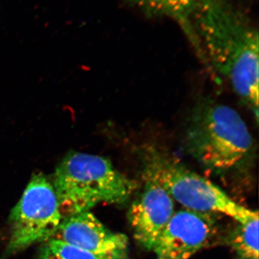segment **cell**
<instances>
[{
    "instance_id": "1",
    "label": "cell",
    "mask_w": 259,
    "mask_h": 259,
    "mask_svg": "<svg viewBox=\"0 0 259 259\" xmlns=\"http://www.w3.org/2000/svg\"><path fill=\"white\" fill-rule=\"evenodd\" d=\"M194 28L207 68L226 80L258 123V29L231 0H199Z\"/></svg>"
},
{
    "instance_id": "2",
    "label": "cell",
    "mask_w": 259,
    "mask_h": 259,
    "mask_svg": "<svg viewBox=\"0 0 259 259\" xmlns=\"http://www.w3.org/2000/svg\"><path fill=\"white\" fill-rule=\"evenodd\" d=\"M182 146L205 171L221 177L248 175L256 158V144L239 114L207 97L187 115Z\"/></svg>"
},
{
    "instance_id": "3",
    "label": "cell",
    "mask_w": 259,
    "mask_h": 259,
    "mask_svg": "<svg viewBox=\"0 0 259 259\" xmlns=\"http://www.w3.org/2000/svg\"><path fill=\"white\" fill-rule=\"evenodd\" d=\"M53 186L63 219L100 203H125L136 189L134 181L117 171L108 158L79 152L63 158Z\"/></svg>"
},
{
    "instance_id": "4",
    "label": "cell",
    "mask_w": 259,
    "mask_h": 259,
    "mask_svg": "<svg viewBox=\"0 0 259 259\" xmlns=\"http://www.w3.org/2000/svg\"><path fill=\"white\" fill-rule=\"evenodd\" d=\"M136 151L142 167L143 179L157 182L185 209L221 213L238 223L258 215L257 211L237 203L218 186L186 167L157 145L142 144Z\"/></svg>"
},
{
    "instance_id": "5",
    "label": "cell",
    "mask_w": 259,
    "mask_h": 259,
    "mask_svg": "<svg viewBox=\"0 0 259 259\" xmlns=\"http://www.w3.org/2000/svg\"><path fill=\"white\" fill-rule=\"evenodd\" d=\"M62 220L53 184L42 174L34 175L10 213V237L5 255L51 239Z\"/></svg>"
},
{
    "instance_id": "6",
    "label": "cell",
    "mask_w": 259,
    "mask_h": 259,
    "mask_svg": "<svg viewBox=\"0 0 259 259\" xmlns=\"http://www.w3.org/2000/svg\"><path fill=\"white\" fill-rule=\"evenodd\" d=\"M218 231L213 214L180 209L162 232L153 251L156 259H190L208 246Z\"/></svg>"
},
{
    "instance_id": "7",
    "label": "cell",
    "mask_w": 259,
    "mask_h": 259,
    "mask_svg": "<svg viewBox=\"0 0 259 259\" xmlns=\"http://www.w3.org/2000/svg\"><path fill=\"white\" fill-rule=\"evenodd\" d=\"M144 180V190L130 207L127 218L136 241L145 249L153 250L176 212L175 201L157 182Z\"/></svg>"
},
{
    "instance_id": "8",
    "label": "cell",
    "mask_w": 259,
    "mask_h": 259,
    "mask_svg": "<svg viewBox=\"0 0 259 259\" xmlns=\"http://www.w3.org/2000/svg\"><path fill=\"white\" fill-rule=\"evenodd\" d=\"M51 238L95 254L130 259L127 237L110 231L90 211L64 218Z\"/></svg>"
},
{
    "instance_id": "9",
    "label": "cell",
    "mask_w": 259,
    "mask_h": 259,
    "mask_svg": "<svg viewBox=\"0 0 259 259\" xmlns=\"http://www.w3.org/2000/svg\"><path fill=\"white\" fill-rule=\"evenodd\" d=\"M144 14L151 18L169 19L180 27L188 39L202 64L205 58L194 28L199 0H127Z\"/></svg>"
},
{
    "instance_id": "10",
    "label": "cell",
    "mask_w": 259,
    "mask_h": 259,
    "mask_svg": "<svg viewBox=\"0 0 259 259\" xmlns=\"http://www.w3.org/2000/svg\"><path fill=\"white\" fill-rule=\"evenodd\" d=\"M228 242L238 259H258V215L243 223L236 222Z\"/></svg>"
},
{
    "instance_id": "11",
    "label": "cell",
    "mask_w": 259,
    "mask_h": 259,
    "mask_svg": "<svg viewBox=\"0 0 259 259\" xmlns=\"http://www.w3.org/2000/svg\"><path fill=\"white\" fill-rule=\"evenodd\" d=\"M37 259H119L113 257L95 254L78 247L58 240L44 242Z\"/></svg>"
}]
</instances>
